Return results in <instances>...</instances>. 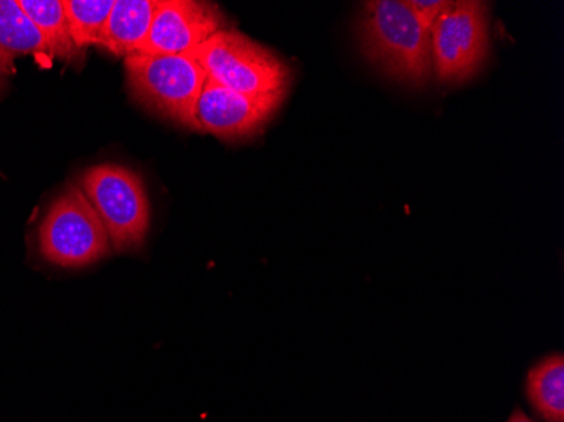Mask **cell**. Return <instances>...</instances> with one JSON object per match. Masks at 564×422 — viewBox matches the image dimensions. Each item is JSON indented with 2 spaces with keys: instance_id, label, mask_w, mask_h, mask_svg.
<instances>
[{
  "instance_id": "6da1fadb",
  "label": "cell",
  "mask_w": 564,
  "mask_h": 422,
  "mask_svg": "<svg viewBox=\"0 0 564 422\" xmlns=\"http://www.w3.org/2000/svg\"><path fill=\"white\" fill-rule=\"evenodd\" d=\"M360 46L369 62L404 84H426L433 73L431 34L409 2L373 0L358 18Z\"/></svg>"
},
{
  "instance_id": "7a4b0ae2",
  "label": "cell",
  "mask_w": 564,
  "mask_h": 422,
  "mask_svg": "<svg viewBox=\"0 0 564 422\" xmlns=\"http://www.w3.org/2000/svg\"><path fill=\"white\" fill-rule=\"evenodd\" d=\"M36 252L51 268L85 269L112 252L109 234L78 184L51 203L36 234Z\"/></svg>"
},
{
  "instance_id": "3957f363",
  "label": "cell",
  "mask_w": 564,
  "mask_h": 422,
  "mask_svg": "<svg viewBox=\"0 0 564 422\" xmlns=\"http://www.w3.org/2000/svg\"><path fill=\"white\" fill-rule=\"evenodd\" d=\"M127 85L145 110L186 129L199 130L196 107L208 75L189 55L123 58Z\"/></svg>"
},
{
  "instance_id": "277c9868",
  "label": "cell",
  "mask_w": 564,
  "mask_h": 422,
  "mask_svg": "<svg viewBox=\"0 0 564 422\" xmlns=\"http://www.w3.org/2000/svg\"><path fill=\"white\" fill-rule=\"evenodd\" d=\"M97 212L116 252L141 250L151 225V206L144 181L135 171L119 164H98L78 181Z\"/></svg>"
},
{
  "instance_id": "5b68a950",
  "label": "cell",
  "mask_w": 564,
  "mask_h": 422,
  "mask_svg": "<svg viewBox=\"0 0 564 422\" xmlns=\"http://www.w3.org/2000/svg\"><path fill=\"white\" fill-rule=\"evenodd\" d=\"M189 56L212 80L240 94H288L291 85L290 66L239 31H218Z\"/></svg>"
},
{
  "instance_id": "8992f818",
  "label": "cell",
  "mask_w": 564,
  "mask_h": 422,
  "mask_svg": "<svg viewBox=\"0 0 564 422\" xmlns=\"http://www.w3.org/2000/svg\"><path fill=\"white\" fill-rule=\"evenodd\" d=\"M430 34L434 75L442 84H462L489 55V6L478 0L448 2Z\"/></svg>"
},
{
  "instance_id": "52a82bcc",
  "label": "cell",
  "mask_w": 564,
  "mask_h": 422,
  "mask_svg": "<svg viewBox=\"0 0 564 422\" xmlns=\"http://www.w3.org/2000/svg\"><path fill=\"white\" fill-rule=\"evenodd\" d=\"M284 98L286 94H240L208 76L199 95L196 120L203 132L224 141H239L258 134L278 112Z\"/></svg>"
},
{
  "instance_id": "ba28073f",
  "label": "cell",
  "mask_w": 564,
  "mask_h": 422,
  "mask_svg": "<svg viewBox=\"0 0 564 422\" xmlns=\"http://www.w3.org/2000/svg\"><path fill=\"white\" fill-rule=\"evenodd\" d=\"M220 9L196 0H158L148 36L135 55H189L195 47L221 31Z\"/></svg>"
},
{
  "instance_id": "9c48e42d",
  "label": "cell",
  "mask_w": 564,
  "mask_h": 422,
  "mask_svg": "<svg viewBox=\"0 0 564 422\" xmlns=\"http://www.w3.org/2000/svg\"><path fill=\"white\" fill-rule=\"evenodd\" d=\"M158 0H116L97 46L117 58L135 55L151 30Z\"/></svg>"
},
{
  "instance_id": "30bf717a",
  "label": "cell",
  "mask_w": 564,
  "mask_h": 422,
  "mask_svg": "<svg viewBox=\"0 0 564 422\" xmlns=\"http://www.w3.org/2000/svg\"><path fill=\"white\" fill-rule=\"evenodd\" d=\"M525 396L544 422H564L563 354L550 355L529 370Z\"/></svg>"
},
{
  "instance_id": "8fae6325",
  "label": "cell",
  "mask_w": 564,
  "mask_h": 422,
  "mask_svg": "<svg viewBox=\"0 0 564 422\" xmlns=\"http://www.w3.org/2000/svg\"><path fill=\"white\" fill-rule=\"evenodd\" d=\"M18 4L36 25L51 58L63 63L84 59L69 34L63 0H18Z\"/></svg>"
},
{
  "instance_id": "7c38bea8",
  "label": "cell",
  "mask_w": 564,
  "mask_h": 422,
  "mask_svg": "<svg viewBox=\"0 0 564 422\" xmlns=\"http://www.w3.org/2000/svg\"><path fill=\"white\" fill-rule=\"evenodd\" d=\"M21 55L50 56V51L18 0H0V62L15 68L14 58Z\"/></svg>"
},
{
  "instance_id": "4fadbf2b",
  "label": "cell",
  "mask_w": 564,
  "mask_h": 422,
  "mask_svg": "<svg viewBox=\"0 0 564 422\" xmlns=\"http://www.w3.org/2000/svg\"><path fill=\"white\" fill-rule=\"evenodd\" d=\"M113 4L116 0H63L69 34L82 56L88 47L97 46Z\"/></svg>"
},
{
  "instance_id": "5bb4252c",
  "label": "cell",
  "mask_w": 564,
  "mask_h": 422,
  "mask_svg": "<svg viewBox=\"0 0 564 422\" xmlns=\"http://www.w3.org/2000/svg\"><path fill=\"white\" fill-rule=\"evenodd\" d=\"M409 6H411L417 19L431 31L436 19L445 11L448 2L446 0H409Z\"/></svg>"
},
{
  "instance_id": "9a60e30c",
  "label": "cell",
  "mask_w": 564,
  "mask_h": 422,
  "mask_svg": "<svg viewBox=\"0 0 564 422\" xmlns=\"http://www.w3.org/2000/svg\"><path fill=\"white\" fill-rule=\"evenodd\" d=\"M506 422H534L521 408H516Z\"/></svg>"
},
{
  "instance_id": "2e32d148",
  "label": "cell",
  "mask_w": 564,
  "mask_h": 422,
  "mask_svg": "<svg viewBox=\"0 0 564 422\" xmlns=\"http://www.w3.org/2000/svg\"><path fill=\"white\" fill-rule=\"evenodd\" d=\"M12 73H15V68H12V66H8L6 63L0 62V85H2V82H4L6 76L12 75Z\"/></svg>"
}]
</instances>
